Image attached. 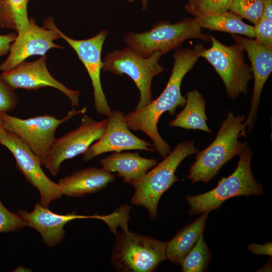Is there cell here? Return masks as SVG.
I'll return each instance as SVG.
<instances>
[{"label": "cell", "mask_w": 272, "mask_h": 272, "mask_svg": "<svg viewBox=\"0 0 272 272\" xmlns=\"http://www.w3.org/2000/svg\"><path fill=\"white\" fill-rule=\"evenodd\" d=\"M107 121V119L96 121L84 115L77 128L55 139L42 165L52 175H56L64 161L83 154L94 142L100 138L105 130Z\"/></svg>", "instance_id": "obj_12"}, {"label": "cell", "mask_w": 272, "mask_h": 272, "mask_svg": "<svg viewBox=\"0 0 272 272\" xmlns=\"http://www.w3.org/2000/svg\"><path fill=\"white\" fill-rule=\"evenodd\" d=\"M0 144L12 153L18 169L38 190L40 195L39 203L42 206L48 208L52 201L61 197L62 194L58 183L46 176L41 167L39 159L19 137L4 128Z\"/></svg>", "instance_id": "obj_11"}, {"label": "cell", "mask_w": 272, "mask_h": 272, "mask_svg": "<svg viewBox=\"0 0 272 272\" xmlns=\"http://www.w3.org/2000/svg\"><path fill=\"white\" fill-rule=\"evenodd\" d=\"M232 0H188L186 11L194 17L218 15L229 11Z\"/></svg>", "instance_id": "obj_25"}, {"label": "cell", "mask_w": 272, "mask_h": 272, "mask_svg": "<svg viewBox=\"0 0 272 272\" xmlns=\"http://www.w3.org/2000/svg\"><path fill=\"white\" fill-rule=\"evenodd\" d=\"M253 28L255 40L265 46L272 47V21L261 18Z\"/></svg>", "instance_id": "obj_29"}, {"label": "cell", "mask_w": 272, "mask_h": 272, "mask_svg": "<svg viewBox=\"0 0 272 272\" xmlns=\"http://www.w3.org/2000/svg\"><path fill=\"white\" fill-rule=\"evenodd\" d=\"M261 18L272 21V0L264 1Z\"/></svg>", "instance_id": "obj_33"}, {"label": "cell", "mask_w": 272, "mask_h": 272, "mask_svg": "<svg viewBox=\"0 0 272 272\" xmlns=\"http://www.w3.org/2000/svg\"><path fill=\"white\" fill-rule=\"evenodd\" d=\"M209 212L202 213L196 220L184 227L166 244V258L180 265L202 235Z\"/></svg>", "instance_id": "obj_20"}, {"label": "cell", "mask_w": 272, "mask_h": 272, "mask_svg": "<svg viewBox=\"0 0 272 272\" xmlns=\"http://www.w3.org/2000/svg\"><path fill=\"white\" fill-rule=\"evenodd\" d=\"M18 102L14 90L0 78V112H7L15 109Z\"/></svg>", "instance_id": "obj_30"}, {"label": "cell", "mask_w": 272, "mask_h": 272, "mask_svg": "<svg viewBox=\"0 0 272 272\" xmlns=\"http://www.w3.org/2000/svg\"><path fill=\"white\" fill-rule=\"evenodd\" d=\"M198 152L193 141L178 143L156 167L130 184L135 190L131 203L145 207L151 218L155 219L161 197L174 182L180 180L175 174L179 165L187 157Z\"/></svg>", "instance_id": "obj_4"}, {"label": "cell", "mask_w": 272, "mask_h": 272, "mask_svg": "<svg viewBox=\"0 0 272 272\" xmlns=\"http://www.w3.org/2000/svg\"><path fill=\"white\" fill-rule=\"evenodd\" d=\"M200 47V45L194 49L176 50L173 54L174 64L170 77L161 95L143 108L135 110L125 116L129 129L141 130L145 133L163 159L171 152V148L160 135L157 124L164 112H168L169 115H173L177 107L184 106L186 98L181 93V82L197 61Z\"/></svg>", "instance_id": "obj_1"}, {"label": "cell", "mask_w": 272, "mask_h": 272, "mask_svg": "<svg viewBox=\"0 0 272 272\" xmlns=\"http://www.w3.org/2000/svg\"><path fill=\"white\" fill-rule=\"evenodd\" d=\"M43 25L45 28L55 31L59 37L65 41L75 51L91 79L94 89L95 108L99 114L107 116L111 110L102 89L100 79V73L103 66L101 52L108 35L107 31L101 30L96 35L89 39L76 40L63 34L55 25L52 17L46 18Z\"/></svg>", "instance_id": "obj_10"}, {"label": "cell", "mask_w": 272, "mask_h": 272, "mask_svg": "<svg viewBox=\"0 0 272 272\" xmlns=\"http://www.w3.org/2000/svg\"><path fill=\"white\" fill-rule=\"evenodd\" d=\"M212 46L200 45L198 56L206 59L221 78L226 92L232 100L240 93L246 94L252 78L250 66L244 60V50L236 43L230 46L221 43L210 35Z\"/></svg>", "instance_id": "obj_8"}, {"label": "cell", "mask_w": 272, "mask_h": 272, "mask_svg": "<svg viewBox=\"0 0 272 272\" xmlns=\"http://www.w3.org/2000/svg\"><path fill=\"white\" fill-rule=\"evenodd\" d=\"M103 168L116 172L124 182L130 184L143 176L149 169L157 164L155 159L141 157L139 153L114 152L100 160Z\"/></svg>", "instance_id": "obj_19"}, {"label": "cell", "mask_w": 272, "mask_h": 272, "mask_svg": "<svg viewBox=\"0 0 272 272\" xmlns=\"http://www.w3.org/2000/svg\"><path fill=\"white\" fill-rule=\"evenodd\" d=\"M31 0H0V27L14 30L17 34L29 26L28 5Z\"/></svg>", "instance_id": "obj_23"}, {"label": "cell", "mask_w": 272, "mask_h": 272, "mask_svg": "<svg viewBox=\"0 0 272 272\" xmlns=\"http://www.w3.org/2000/svg\"><path fill=\"white\" fill-rule=\"evenodd\" d=\"M248 249L253 254L272 255V243L267 242L264 244H251L248 246Z\"/></svg>", "instance_id": "obj_32"}, {"label": "cell", "mask_w": 272, "mask_h": 272, "mask_svg": "<svg viewBox=\"0 0 272 272\" xmlns=\"http://www.w3.org/2000/svg\"><path fill=\"white\" fill-rule=\"evenodd\" d=\"M166 244L128 229L122 230L116 234L111 255L112 266L119 271H153L167 259Z\"/></svg>", "instance_id": "obj_5"}, {"label": "cell", "mask_w": 272, "mask_h": 272, "mask_svg": "<svg viewBox=\"0 0 272 272\" xmlns=\"http://www.w3.org/2000/svg\"><path fill=\"white\" fill-rule=\"evenodd\" d=\"M115 178V175L103 168L91 167L62 178L58 184L62 194L82 197L99 191L113 181Z\"/></svg>", "instance_id": "obj_18"}, {"label": "cell", "mask_w": 272, "mask_h": 272, "mask_svg": "<svg viewBox=\"0 0 272 272\" xmlns=\"http://www.w3.org/2000/svg\"><path fill=\"white\" fill-rule=\"evenodd\" d=\"M59 37L54 30L37 25L30 18L27 29L17 34L15 40L12 44L9 54L0 65L3 72L10 71L28 57L33 55L43 56L52 48L63 49V46L54 43Z\"/></svg>", "instance_id": "obj_15"}, {"label": "cell", "mask_w": 272, "mask_h": 272, "mask_svg": "<svg viewBox=\"0 0 272 272\" xmlns=\"http://www.w3.org/2000/svg\"><path fill=\"white\" fill-rule=\"evenodd\" d=\"M4 129V126H3V122H2V119H1V118L0 117V141H1V139L2 132H3Z\"/></svg>", "instance_id": "obj_35"}, {"label": "cell", "mask_w": 272, "mask_h": 272, "mask_svg": "<svg viewBox=\"0 0 272 272\" xmlns=\"http://www.w3.org/2000/svg\"><path fill=\"white\" fill-rule=\"evenodd\" d=\"M17 36V34L14 32L0 35V57L7 55L9 52L11 46Z\"/></svg>", "instance_id": "obj_31"}, {"label": "cell", "mask_w": 272, "mask_h": 272, "mask_svg": "<svg viewBox=\"0 0 272 272\" xmlns=\"http://www.w3.org/2000/svg\"><path fill=\"white\" fill-rule=\"evenodd\" d=\"M265 0H232L229 11L254 24L262 17Z\"/></svg>", "instance_id": "obj_26"}, {"label": "cell", "mask_w": 272, "mask_h": 272, "mask_svg": "<svg viewBox=\"0 0 272 272\" xmlns=\"http://www.w3.org/2000/svg\"><path fill=\"white\" fill-rule=\"evenodd\" d=\"M129 3H132L135 0H126ZM142 3V9L145 11L148 8V2L149 0H140Z\"/></svg>", "instance_id": "obj_34"}, {"label": "cell", "mask_w": 272, "mask_h": 272, "mask_svg": "<svg viewBox=\"0 0 272 272\" xmlns=\"http://www.w3.org/2000/svg\"><path fill=\"white\" fill-rule=\"evenodd\" d=\"M26 226L25 221L18 213L9 211L0 199V232H15Z\"/></svg>", "instance_id": "obj_27"}, {"label": "cell", "mask_w": 272, "mask_h": 272, "mask_svg": "<svg viewBox=\"0 0 272 272\" xmlns=\"http://www.w3.org/2000/svg\"><path fill=\"white\" fill-rule=\"evenodd\" d=\"M212 253L206 244L203 234L181 263L183 272H203L208 268Z\"/></svg>", "instance_id": "obj_24"}, {"label": "cell", "mask_w": 272, "mask_h": 272, "mask_svg": "<svg viewBox=\"0 0 272 272\" xmlns=\"http://www.w3.org/2000/svg\"><path fill=\"white\" fill-rule=\"evenodd\" d=\"M130 208L128 206L121 207L111 214L104 216L103 220L114 233H116V228L119 225L122 230L127 229V222L129 219L128 213Z\"/></svg>", "instance_id": "obj_28"}, {"label": "cell", "mask_w": 272, "mask_h": 272, "mask_svg": "<svg viewBox=\"0 0 272 272\" xmlns=\"http://www.w3.org/2000/svg\"><path fill=\"white\" fill-rule=\"evenodd\" d=\"M237 166L228 177H223L217 186L208 192L186 195L189 215H198L220 208L227 199L238 196L263 195L262 185L254 179L251 168L252 152L247 146L239 154Z\"/></svg>", "instance_id": "obj_3"}, {"label": "cell", "mask_w": 272, "mask_h": 272, "mask_svg": "<svg viewBox=\"0 0 272 272\" xmlns=\"http://www.w3.org/2000/svg\"><path fill=\"white\" fill-rule=\"evenodd\" d=\"M245 116H235L229 111L223 121L214 141L195 156V161L190 167L187 178L192 184L207 183L219 172L222 166L246 146L239 138L246 137L244 125Z\"/></svg>", "instance_id": "obj_2"}, {"label": "cell", "mask_w": 272, "mask_h": 272, "mask_svg": "<svg viewBox=\"0 0 272 272\" xmlns=\"http://www.w3.org/2000/svg\"><path fill=\"white\" fill-rule=\"evenodd\" d=\"M123 112L111 110L107 115L106 127L100 138L83 154L84 161H88L107 152L139 150L154 152V145L133 134L128 128Z\"/></svg>", "instance_id": "obj_13"}, {"label": "cell", "mask_w": 272, "mask_h": 272, "mask_svg": "<svg viewBox=\"0 0 272 272\" xmlns=\"http://www.w3.org/2000/svg\"><path fill=\"white\" fill-rule=\"evenodd\" d=\"M162 55L157 51L145 57L127 46L107 53L102 61V70L117 76L126 75L133 81L140 95L135 110L141 109L152 101L153 79L165 70L159 63Z\"/></svg>", "instance_id": "obj_7"}, {"label": "cell", "mask_w": 272, "mask_h": 272, "mask_svg": "<svg viewBox=\"0 0 272 272\" xmlns=\"http://www.w3.org/2000/svg\"><path fill=\"white\" fill-rule=\"evenodd\" d=\"M194 19L201 28L255 37L253 26L245 23L240 16L229 11L215 15L196 17Z\"/></svg>", "instance_id": "obj_22"}, {"label": "cell", "mask_w": 272, "mask_h": 272, "mask_svg": "<svg viewBox=\"0 0 272 272\" xmlns=\"http://www.w3.org/2000/svg\"><path fill=\"white\" fill-rule=\"evenodd\" d=\"M184 109L176 118L169 122L170 127H179L187 129H199L212 133L208 127L206 114V101L197 90H192L186 94Z\"/></svg>", "instance_id": "obj_21"}, {"label": "cell", "mask_w": 272, "mask_h": 272, "mask_svg": "<svg viewBox=\"0 0 272 272\" xmlns=\"http://www.w3.org/2000/svg\"><path fill=\"white\" fill-rule=\"evenodd\" d=\"M86 110V106L80 110L73 108L62 119L49 115L21 119L3 112H0V117L4 128L19 137L42 165L56 139L55 134L58 126L74 116L83 114Z\"/></svg>", "instance_id": "obj_9"}, {"label": "cell", "mask_w": 272, "mask_h": 272, "mask_svg": "<svg viewBox=\"0 0 272 272\" xmlns=\"http://www.w3.org/2000/svg\"><path fill=\"white\" fill-rule=\"evenodd\" d=\"M46 55L33 61H23L14 69L3 72L0 78L12 89L36 90L50 87L64 94L73 108L79 105L80 92L67 88L49 73L46 65Z\"/></svg>", "instance_id": "obj_14"}, {"label": "cell", "mask_w": 272, "mask_h": 272, "mask_svg": "<svg viewBox=\"0 0 272 272\" xmlns=\"http://www.w3.org/2000/svg\"><path fill=\"white\" fill-rule=\"evenodd\" d=\"M26 222L27 226L36 229L41 235L44 243L49 247L58 244L62 240L65 232L64 226L76 219L95 218L103 220L104 216L79 215L75 212L60 215L50 211L40 203H37L34 210L28 212L19 210L17 213Z\"/></svg>", "instance_id": "obj_17"}, {"label": "cell", "mask_w": 272, "mask_h": 272, "mask_svg": "<svg viewBox=\"0 0 272 272\" xmlns=\"http://www.w3.org/2000/svg\"><path fill=\"white\" fill-rule=\"evenodd\" d=\"M235 43L248 54L254 77V88L248 116L244 122L250 134L253 128L263 86L272 72V47L265 46L255 39L233 35Z\"/></svg>", "instance_id": "obj_16"}, {"label": "cell", "mask_w": 272, "mask_h": 272, "mask_svg": "<svg viewBox=\"0 0 272 272\" xmlns=\"http://www.w3.org/2000/svg\"><path fill=\"white\" fill-rule=\"evenodd\" d=\"M201 28L194 18H185L175 24L161 21L145 32L128 33L123 41L128 47L145 57L157 51L165 54L188 39L209 42L210 35L203 33Z\"/></svg>", "instance_id": "obj_6"}]
</instances>
